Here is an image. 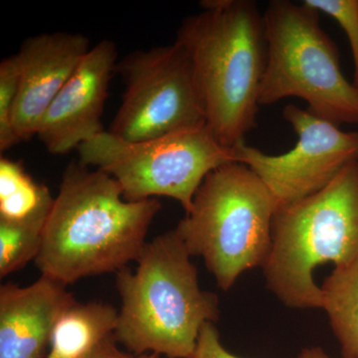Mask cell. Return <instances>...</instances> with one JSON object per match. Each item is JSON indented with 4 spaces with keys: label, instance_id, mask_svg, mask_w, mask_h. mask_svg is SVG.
Masks as SVG:
<instances>
[{
    "label": "cell",
    "instance_id": "obj_19",
    "mask_svg": "<svg viewBox=\"0 0 358 358\" xmlns=\"http://www.w3.org/2000/svg\"><path fill=\"white\" fill-rule=\"evenodd\" d=\"M192 358H240L224 348L213 322L204 324Z\"/></svg>",
    "mask_w": 358,
    "mask_h": 358
},
{
    "label": "cell",
    "instance_id": "obj_1",
    "mask_svg": "<svg viewBox=\"0 0 358 358\" xmlns=\"http://www.w3.org/2000/svg\"><path fill=\"white\" fill-rule=\"evenodd\" d=\"M162 208L157 199L128 201L122 186L101 169L67 166L45 225L35 263L68 286L83 278L117 273L136 262Z\"/></svg>",
    "mask_w": 358,
    "mask_h": 358
},
{
    "label": "cell",
    "instance_id": "obj_5",
    "mask_svg": "<svg viewBox=\"0 0 358 358\" xmlns=\"http://www.w3.org/2000/svg\"><path fill=\"white\" fill-rule=\"evenodd\" d=\"M277 210L260 178L233 162L205 178L176 231L190 256L202 257L219 288L228 291L242 273L263 267Z\"/></svg>",
    "mask_w": 358,
    "mask_h": 358
},
{
    "label": "cell",
    "instance_id": "obj_10",
    "mask_svg": "<svg viewBox=\"0 0 358 358\" xmlns=\"http://www.w3.org/2000/svg\"><path fill=\"white\" fill-rule=\"evenodd\" d=\"M117 59L114 42H99L49 106L36 136L50 154L78 150L105 131L102 115Z\"/></svg>",
    "mask_w": 358,
    "mask_h": 358
},
{
    "label": "cell",
    "instance_id": "obj_18",
    "mask_svg": "<svg viewBox=\"0 0 358 358\" xmlns=\"http://www.w3.org/2000/svg\"><path fill=\"white\" fill-rule=\"evenodd\" d=\"M303 2L319 13L333 17L345 32L355 63L352 83L358 87V0H305Z\"/></svg>",
    "mask_w": 358,
    "mask_h": 358
},
{
    "label": "cell",
    "instance_id": "obj_11",
    "mask_svg": "<svg viewBox=\"0 0 358 358\" xmlns=\"http://www.w3.org/2000/svg\"><path fill=\"white\" fill-rule=\"evenodd\" d=\"M90 49L89 39L78 33H43L23 42L16 54L20 88L13 117L18 141L37 134L49 106Z\"/></svg>",
    "mask_w": 358,
    "mask_h": 358
},
{
    "label": "cell",
    "instance_id": "obj_4",
    "mask_svg": "<svg viewBox=\"0 0 358 358\" xmlns=\"http://www.w3.org/2000/svg\"><path fill=\"white\" fill-rule=\"evenodd\" d=\"M358 257V160L320 192L275 212L263 271L268 289L287 307L322 308L313 272Z\"/></svg>",
    "mask_w": 358,
    "mask_h": 358
},
{
    "label": "cell",
    "instance_id": "obj_12",
    "mask_svg": "<svg viewBox=\"0 0 358 358\" xmlns=\"http://www.w3.org/2000/svg\"><path fill=\"white\" fill-rule=\"evenodd\" d=\"M61 284L42 275L27 287H0V358H40L63 315L77 303Z\"/></svg>",
    "mask_w": 358,
    "mask_h": 358
},
{
    "label": "cell",
    "instance_id": "obj_6",
    "mask_svg": "<svg viewBox=\"0 0 358 358\" xmlns=\"http://www.w3.org/2000/svg\"><path fill=\"white\" fill-rule=\"evenodd\" d=\"M263 14L268 58L259 105L296 96L322 119L358 124V87L343 75L319 11L303 2L272 0Z\"/></svg>",
    "mask_w": 358,
    "mask_h": 358
},
{
    "label": "cell",
    "instance_id": "obj_9",
    "mask_svg": "<svg viewBox=\"0 0 358 358\" xmlns=\"http://www.w3.org/2000/svg\"><path fill=\"white\" fill-rule=\"evenodd\" d=\"M285 120L298 136L296 145L282 155H267L246 143L234 148L235 159L254 171L277 202L278 209L320 192L350 162L358 160V131L289 103Z\"/></svg>",
    "mask_w": 358,
    "mask_h": 358
},
{
    "label": "cell",
    "instance_id": "obj_2",
    "mask_svg": "<svg viewBox=\"0 0 358 358\" xmlns=\"http://www.w3.org/2000/svg\"><path fill=\"white\" fill-rule=\"evenodd\" d=\"M179 27L207 126L235 148L255 127L267 66L264 14L251 0H204Z\"/></svg>",
    "mask_w": 358,
    "mask_h": 358
},
{
    "label": "cell",
    "instance_id": "obj_22",
    "mask_svg": "<svg viewBox=\"0 0 358 358\" xmlns=\"http://www.w3.org/2000/svg\"><path fill=\"white\" fill-rule=\"evenodd\" d=\"M47 358H53V357H50V355H48V357H47Z\"/></svg>",
    "mask_w": 358,
    "mask_h": 358
},
{
    "label": "cell",
    "instance_id": "obj_14",
    "mask_svg": "<svg viewBox=\"0 0 358 358\" xmlns=\"http://www.w3.org/2000/svg\"><path fill=\"white\" fill-rule=\"evenodd\" d=\"M320 289L322 308L327 313L343 358H358V257L336 267Z\"/></svg>",
    "mask_w": 358,
    "mask_h": 358
},
{
    "label": "cell",
    "instance_id": "obj_3",
    "mask_svg": "<svg viewBox=\"0 0 358 358\" xmlns=\"http://www.w3.org/2000/svg\"><path fill=\"white\" fill-rule=\"evenodd\" d=\"M190 258L174 229L145 245L134 272L117 273L122 305L114 336L129 352L192 358L202 327L218 320V296L200 289Z\"/></svg>",
    "mask_w": 358,
    "mask_h": 358
},
{
    "label": "cell",
    "instance_id": "obj_16",
    "mask_svg": "<svg viewBox=\"0 0 358 358\" xmlns=\"http://www.w3.org/2000/svg\"><path fill=\"white\" fill-rule=\"evenodd\" d=\"M50 211L24 220L0 219V278L24 268L36 260Z\"/></svg>",
    "mask_w": 358,
    "mask_h": 358
},
{
    "label": "cell",
    "instance_id": "obj_13",
    "mask_svg": "<svg viewBox=\"0 0 358 358\" xmlns=\"http://www.w3.org/2000/svg\"><path fill=\"white\" fill-rule=\"evenodd\" d=\"M119 312L102 303H75L59 320L51 338L53 358H85L115 334Z\"/></svg>",
    "mask_w": 358,
    "mask_h": 358
},
{
    "label": "cell",
    "instance_id": "obj_20",
    "mask_svg": "<svg viewBox=\"0 0 358 358\" xmlns=\"http://www.w3.org/2000/svg\"><path fill=\"white\" fill-rule=\"evenodd\" d=\"M114 334L103 341L95 350H92L85 358H160L157 353H145V355H134L122 352L115 345Z\"/></svg>",
    "mask_w": 358,
    "mask_h": 358
},
{
    "label": "cell",
    "instance_id": "obj_7",
    "mask_svg": "<svg viewBox=\"0 0 358 358\" xmlns=\"http://www.w3.org/2000/svg\"><path fill=\"white\" fill-rule=\"evenodd\" d=\"M78 152L81 164L112 176L128 201L169 197L185 214L205 178L236 162L234 148L223 145L206 124L141 141L121 140L105 131Z\"/></svg>",
    "mask_w": 358,
    "mask_h": 358
},
{
    "label": "cell",
    "instance_id": "obj_17",
    "mask_svg": "<svg viewBox=\"0 0 358 358\" xmlns=\"http://www.w3.org/2000/svg\"><path fill=\"white\" fill-rule=\"evenodd\" d=\"M20 88V67L17 55L0 63V152L20 143L13 131V117Z\"/></svg>",
    "mask_w": 358,
    "mask_h": 358
},
{
    "label": "cell",
    "instance_id": "obj_8",
    "mask_svg": "<svg viewBox=\"0 0 358 358\" xmlns=\"http://www.w3.org/2000/svg\"><path fill=\"white\" fill-rule=\"evenodd\" d=\"M115 72L126 84L109 131L117 138L152 140L206 124L189 59L176 42L133 52Z\"/></svg>",
    "mask_w": 358,
    "mask_h": 358
},
{
    "label": "cell",
    "instance_id": "obj_21",
    "mask_svg": "<svg viewBox=\"0 0 358 358\" xmlns=\"http://www.w3.org/2000/svg\"><path fill=\"white\" fill-rule=\"evenodd\" d=\"M299 358H329L320 348H308L301 350Z\"/></svg>",
    "mask_w": 358,
    "mask_h": 358
},
{
    "label": "cell",
    "instance_id": "obj_15",
    "mask_svg": "<svg viewBox=\"0 0 358 358\" xmlns=\"http://www.w3.org/2000/svg\"><path fill=\"white\" fill-rule=\"evenodd\" d=\"M47 186L35 182L20 162L0 159V219L18 221L51 211Z\"/></svg>",
    "mask_w": 358,
    "mask_h": 358
}]
</instances>
